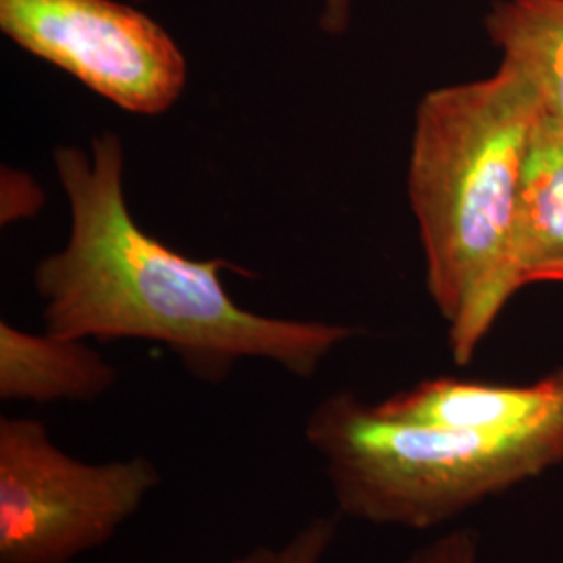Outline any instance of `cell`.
Listing matches in <instances>:
<instances>
[{"label": "cell", "instance_id": "7", "mask_svg": "<svg viewBox=\"0 0 563 563\" xmlns=\"http://www.w3.org/2000/svg\"><path fill=\"white\" fill-rule=\"evenodd\" d=\"M384 416L446 430L511 432L563 413V367L532 384L432 378L376 402Z\"/></svg>", "mask_w": 563, "mask_h": 563}, {"label": "cell", "instance_id": "15", "mask_svg": "<svg viewBox=\"0 0 563 563\" xmlns=\"http://www.w3.org/2000/svg\"><path fill=\"white\" fill-rule=\"evenodd\" d=\"M130 2H148V0H130Z\"/></svg>", "mask_w": 563, "mask_h": 563}, {"label": "cell", "instance_id": "12", "mask_svg": "<svg viewBox=\"0 0 563 563\" xmlns=\"http://www.w3.org/2000/svg\"><path fill=\"white\" fill-rule=\"evenodd\" d=\"M44 205V192L36 180L13 167H2L0 184V218L2 223H13L36 216Z\"/></svg>", "mask_w": 563, "mask_h": 563}, {"label": "cell", "instance_id": "1", "mask_svg": "<svg viewBox=\"0 0 563 563\" xmlns=\"http://www.w3.org/2000/svg\"><path fill=\"white\" fill-rule=\"evenodd\" d=\"M55 169L69 201V239L34 269L44 330L80 341H146L172 351L201 383L230 378L244 360L309 380L360 330L272 318L241 307L223 260L197 262L146 234L125 201L123 142L102 132L90 151L65 144Z\"/></svg>", "mask_w": 563, "mask_h": 563}, {"label": "cell", "instance_id": "6", "mask_svg": "<svg viewBox=\"0 0 563 563\" xmlns=\"http://www.w3.org/2000/svg\"><path fill=\"white\" fill-rule=\"evenodd\" d=\"M563 262V121L541 115L532 128L504 255L483 301L486 334L505 305L547 267Z\"/></svg>", "mask_w": 563, "mask_h": 563}, {"label": "cell", "instance_id": "13", "mask_svg": "<svg viewBox=\"0 0 563 563\" xmlns=\"http://www.w3.org/2000/svg\"><path fill=\"white\" fill-rule=\"evenodd\" d=\"M353 0H322L320 25L325 34L342 36L351 25Z\"/></svg>", "mask_w": 563, "mask_h": 563}, {"label": "cell", "instance_id": "11", "mask_svg": "<svg viewBox=\"0 0 563 563\" xmlns=\"http://www.w3.org/2000/svg\"><path fill=\"white\" fill-rule=\"evenodd\" d=\"M401 563H483V544L476 530L457 528L418 547Z\"/></svg>", "mask_w": 563, "mask_h": 563}, {"label": "cell", "instance_id": "10", "mask_svg": "<svg viewBox=\"0 0 563 563\" xmlns=\"http://www.w3.org/2000/svg\"><path fill=\"white\" fill-rule=\"evenodd\" d=\"M339 514H322L282 543L255 544L223 563H325L339 534Z\"/></svg>", "mask_w": 563, "mask_h": 563}, {"label": "cell", "instance_id": "5", "mask_svg": "<svg viewBox=\"0 0 563 563\" xmlns=\"http://www.w3.org/2000/svg\"><path fill=\"white\" fill-rule=\"evenodd\" d=\"M0 30L136 115L169 111L188 78L178 42L120 0H0Z\"/></svg>", "mask_w": 563, "mask_h": 563}, {"label": "cell", "instance_id": "9", "mask_svg": "<svg viewBox=\"0 0 563 563\" xmlns=\"http://www.w3.org/2000/svg\"><path fill=\"white\" fill-rule=\"evenodd\" d=\"M484 23L544 115L563 121V0H497Z\"/></svg>", "mask_w": 563, "mask_h": 563}, {"label": "cell", "instance_id": "8", "mask_svg": "<svg viewBox=\"0 0 563 563\" xmlns=\"http://www.w3.org/2000/svg\"><path fill=\"white\" fill-rule=\"evenodd\" d=\"M115 384L118 369L88 341L0 322L2 401L92 402Z\"/></svg>", "mask_w": 563, "mask_h": 563}, {"label": "cell", "instance_id": "4", "mask_svg": "<svg viewBox=\"0 0 563 563\" xmlns=\"http://www.w3.org/2000/svg\"><path fill=\"white\" fill-rule=\"evenodd\" d=\"M146 455L74 457L36 418H0V563H74L111 543L162 486Z\"/></svg>", "mask_w": 563, "mask_h": 563}, {"label": "cell", "instance_id": "14", "mask_svg": "<svg viewBox=\"0 0 563 563\" xmlns=\"http://www.w3.org/2000/svg\"><path fill=\"white\" fill-rule=\"evenodd\" d=\"M539 282H562L563 284V262L547 267L543 274L539 276Z\"/></svg>", "mask_w": 563, "mask_h": 563}, {"label": "cell", "instance_id": "3", "mask_svg": "<svg viewBox=\"0 0 563 563\" xmlns=\"http://www.w3.org/2000/svg\"><path fill=\"white\" fill-rule=\"evenodd\" d=\"M302 437L341 518L405 530H434L563 465V413L511 432L446 430L339 390L307 413Z\"/></svg>", "mask_w": 563, "mask_h": 563}, {"label": "cell", "instance_id": "2", "mask_svg": "<svg viewBox=\"0 0 563 563\" xmlns=\"http://www.w3.org/2000/svg\"><path fill=\"white\" fill-rule=\"evenodd\" d=\"M543 107L501 63L490 78L432 90L411 136L407 195L418 220L426 286L457 365L481 349L483 301L504 255L523 157Z\"/></svg>", "mask_w": 563, "mask_h": 563}]
</instances>
